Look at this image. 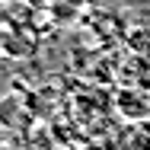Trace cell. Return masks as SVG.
<instances>
[{"mask_svg":"<svg viewBox=\"0 0 150 150\" xmlns=\"http://www.w3.org/2000/svg\"><path fill=\"white\" fill-rule=\"evenodd\" d=\"M90 150H96V147H90Z\"/></svg>","mask_w":150,"mask_h":150,"instance_id":"6da1fadb","label":"cell"}]
</instances>
